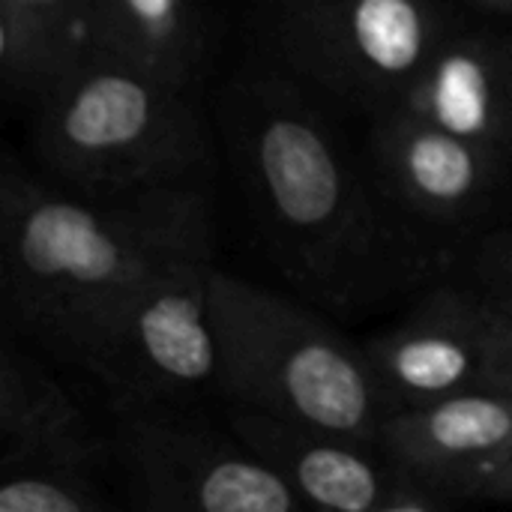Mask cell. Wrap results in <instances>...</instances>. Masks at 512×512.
Returning a JSON list of instances; mask_svg holds the SVG:
<instances>
[{"mask_svg":"<svg viewBox=\"0 0 512 512\" xmlns=\"http://www.w3.org/2000/svg\"><path fill=\"white\" fill-rule=\"evenodd\" d=\"M315 87L273 54L243 63L219 99L237 180L297 288L333 309H360L411 288L435 267V237L360 165Z\"/></svg>","mask_w":512,"mask_h":512,"instance_id":"1","label":"cell"},{"mask_svg":"<svg viewBox=\"0 0 512 512\" xmlns=\"http://www.w3.org/2000/svg\"><path fill=\"white\" fill-rule=\"evenodd\" d=\"M189 258H213L204 186L96 201L12 168L0 177L6 315L66 360L117 303Z\"/></svg>","mask_w":512,"mask_h":512,"instance_id":"2","label":"cell"},{"mask_svg":"<svg viewBox=\"0 0 512 512\" xmlns=\"http://www.w3.org/2000/svg\"><path fill=\"white\" fill-rule=\"evenodd\" d=\"M33 150L57 186L138 198L201 186L210 132L186 87L90 51L33 105Z\"/></svg>","mask_w":512,"mask_h":512,"instance_id":"3","label":"cell"},{"mask_svg":"<svg viewBox=\"0 0 512 512\" xmlns=\"http://www.w3.org/2000/svg\"><path fill=\"white\" fill-rule=\"evenodd\" d=\"M210 318L219 342L216 387L231 402L378 447L390 408L363 348L324 318L216 267Z\"/></svg>","mask_w":512,"mask_h":512,"instance_id":"4","label":"cell"},{"mask_svg":"<svg viewBox=\"0 0 512 512\" xmlns=\"http://www.w3.org/2000/svg\"><path fill=\"white\" fill-rule=\"evenodd\" d=\"M258 15L279 63L372 114L411 93L459 24L447 0H261Z\"/></svg>","mask_w":512,"mask_h":512,"instance_id":"5","label":"cell"},{"mask_svg":"<svg viewBox=\"0 0 512 512\" xmlns=\"http://www.w3.org/2000/svg\"><path fill=\"white\" fill-rule=\"evenodd\" d=\"M210 273L213 258L180 261L132 291L84 336L72 360L105 387L114 414L183 408L219 384Z\"/></svg>","mask_w":512,"mask_h":512,"instance_id":"6","label":"cell"},{"mask_svg":"<svg viewBox=\"0 0 512 512\" xmlns=\"http://www.w3.org/2000/svg\"><path fill=\"white\" fill-rule=\"evenodd\" d=\"M114 453L141 510L297 512L300 495L237 435H219L183 408L117 411Z\"/></svg>","mask_w":512,"mask_h":512,"instance_id":"7","label":"cell"},{"mask_svg":"<svg viewBox=\"0 0 512 512\" xmlns=\"http://www.w3.org/2000/svg\"><path fill=\"white\" fill-rule=\"evenodd\" d=\"M369 147L387 198L423 231H465L510 198L512 150L450 132L402 102L372 114Z\"/></svg>","mask_w":512,"mask_h":512,"instance_id":"8","label":"cell"},{"mask_svg":"<svg viewBox=\"0 0 512 512\" xmlns=\"http://www.w3.org/2000/svg\"><path fill=\"white\" fill-rule=\"evenodd\" d=\"M231 432L267 462L306 507L336 512H423L456 507L381 447L279 420L231 402Z\"/></svg>","mask_w":512,"mask_h":512,"instance_id":"9","label":"cell"},{"mask_svg":"<svg viewBox=\"0 0 512 512\" xmlns=\"http://www.w3.org/2000/svg\"><path fill=\"white\" fill-rule=\"evenodd\" d=\"M498 312L474 288H435L390 330L363 345L393 411L483 390Z\"/></svg>","mask_w":512,"mask_h":512,"instance_id":"10","label":"cell"},{"mask_svg":"<svg viewBox=\"0 0 512 512\" xmlns=\"http://www.w3.org/2000/svg\"><path fill=\"white\" fill-rule=\"evenodd\" d=\"M378 447L453 504L486 501L492 480L512 456V399L471 390L393 411L381 426Z\"/></svg>","mask_w":512,"mask_h":512,"instance_id":"11","label":"cell"},{"mask_svg":"<svg viewBox=\"0 0 512 512\" xmlns=\"http://www.w3.org/2000/svg\"><path fill=\"white\" fill-rule=\"evenodd\" d=\"M402 105L450 132L512 150V24L459 21Z\"/></svg>","mask_w":512,"mask_h":512,"instance_id":"12","label":"cell"},{"mask_svg":"<svg viewBox=\"0 0 512 512\" xmlns=\"http://www.w3.org/2000/svg\"><path fill=\"white\" fill-rule=\"evenodd\" d=\"M93 51L192 87L204 63V27L195 0H90Z\"/></svg>","mask_w":512,"mask_h":512,"instance_id":"13","label":"cell"},{"mask_svg":"<svg viewBox=\"0 0 512 512\" xmlns=\"http://www.w3.org/2000/svg\"><path fill=\"white\" fill-rule=\"evenodd\" d=\"M93 51L90 0H0V81L36 105Z\"/></svg>","mask_w":512,"mask_h":512,"instance_id":"14","label":"cell"},{"mask_svg":"<svg viewBox=\"0 0 512 512\" xmlns=\"http://www.w3.org/2000/svg\"><path fill=\"white\" fill-rule=\"evenodd\" d=\"M108 453L75 399L12 339L0 348V456Z\"/></svg>","mask_w":512,"mask_h":512,"instance_id":"15","label":"cell"},{"mask_svg":"<svg viewBox=\"0 0 512 512\" xmlns=\"http://www.w3.org/2000/svg\"><path fill=\"white\" fill-rule=\"evenodd\" d=\"M108 453L0 456V512H99Z\"/></svg>","mask_w":512,"mask_h":512,"instance_id":"16","label":"cell"},{"mask_svg":"<svg viewBox=\"0 0 512 512\" xmlns=\"http://www.w3.org/2000/svg\"><path fill=\"white\" fill-rule=\"evenodd\" d=\"M471 288L501 315H512V225L495 228L471 249Z\"/></svg>","mask_w":512,"mask_h":512,"instance_id":"17","label":"cell"},{"mask_svg":"<svg viewBox=\"0 0 512 512\" xmlns=\"http://www.w3.org/2000/svg\"><path fill=\"white\" fill-rule=\"evenodd\" d=\"M483 390H495V393H504L512 399V318L501 315V312H498V330H495Z\"/></svg>","mask_w":512,"mask_h":512,"instance_id":"18","label":"cell"},{"mask_svg":"<svg viewBox=\"0 0 512 512\" xmlns=\"http://www.w3.org/2000/svg\"><path fill=\"white\" fill-rule=\"evenodd\" d=\"M486 501H501V504H512V456L504 462V468L498 471V477L492 480Z\"/></svg>","mask_w":512,"mask_h":512,"instance_id":"19","label":"cell"},{"mask_svg":"<svg viewBox=\"0 0 512 512\" xmlns=\"http://www.w3.org/2000/svg\"><path fill=\"white\" fill-rule=\"evenodd\" d=\"M468 3L480 6L483 12H492V15H501V18L512 21V0H468Z\"/></svg>","mask_w":512,"mask_h":512,"instance_id":"20","label":"cell"},{"mask_svg":"<svg viewBox=\"0 0 512 512\" xmlns=\"http://www.w3.org/2000/svg\"><path fill=\"white\" fill-rule=\"evenodd\" d=\"M510 198H512V162H510Z\"/></svg>","mask_w":512,"mask_h":512,"instance_id":"21","label":"cell"},{"mask_svg":"<svg viewBox=\"0 0 512 512\" xmlns=\"http://www.w3.org/2000/svg\"><path fill=\"white\" fill-rule=\"evenodd\" d=\"M507 318H512V315H507Z\"/></svg>","mask_w":512,"mask_h":512,"instance_id":"22","label":"cell"}]
</instances>
